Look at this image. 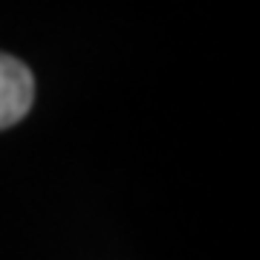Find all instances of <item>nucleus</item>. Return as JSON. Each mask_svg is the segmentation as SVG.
<instances>
[{"instance_id":"1","label":"nucleus","mask_w":260,"mask_h":260,"mask_svg":"<svg viewBox=\"0 0 260 260\" xmlns=\"http://www.w3.org/2000/svg\"><path fill=\"white\" fill-rule=\"evenodd\" d=\"M35 102V78L23 61L0 52V130L18 124Z\"/></svg>"}]
</instances>
